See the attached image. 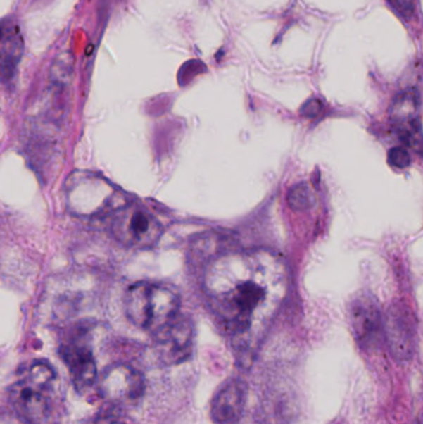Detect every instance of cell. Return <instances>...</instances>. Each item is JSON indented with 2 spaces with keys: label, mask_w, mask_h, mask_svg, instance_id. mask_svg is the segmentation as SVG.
Returning <instances> with one entry per match:
<instances>
[{
  "label": "cell",
  "mask_w": 423,
  "mask_h": 424,
  "mask_svg": "<svg viewBox=\"0 0 423 424\" xmlns=\"http://www.w3.org/2000/svg\"><path fill=\"white\" fill-rule=\"evenodd\" d=\"M287 288L286 263L268 249L221 254L205 272L210 308L244 350L277 313Z\"/></svg>",
  "instance_id": "1"
},
{
  "label": "cell",
  "mask_w": 423,
  "mask_h": 424,
  "mask_svg": "<svg viewBox=\"0 0 423 424\" xmlns=\"http://www.w3.org/2000/svg\"><path fill=\"white\" fill-rule=\"evenodd\" d=\"M56 373L49 362L32 361L21 368L9 389L11 409L24 424H42L51 413Z\"/></svg>",
  "instance_id": "2"
},
{
  "label": "cell",
  "mask_w": 423,
  "mask_h": 424,
  "mask_svg": "<svg viewBox=\"0 0 423 424\" xmlns=\"http://www.w3.org/2000/svg\"><path fill=\"white\" fill-rule=\"evenodd\" d=\"M179 295L165 285L139 282L131 285L125 297V309L133 325L141 330H160L178 316Z\"/></svg>",
  "instance_id": "3"
},
{
  "label": "cell",
  "mask_w": 423,
  "mask_h": 424,
  "mask_svg": "<svg viewBox=\"0 0 423 424\" xmlns=\"http://www.w3.org/2000/svg\"><path fill=\"white\" fill-rule=\"evenodd\" d=\"M68 202L70 210L80 216H108L127 204L110 181L92 173H77L70 177Z\"/></svg>",
  "instance_id": "4"
},
{
  "label": "cell",
  "mask_w": 423,
  "mask_h": 424,
  "mask_svg": "<svg viewBox=\"0 0 423 424\" xmlns=\"http://www.w3.org/2000/svg\"><path fill=\"white\" fill-rule=\"evenodd\" d=\"M107 218L112 236L127 249H151L162 237V223L152 212L138 204L127 202L111 212Z\"/></svg>",
  "instance_id": "5"
},
{
  "label": "cell",
  "mask_w": 423,
  "mask_h": 424,
  "mask_svg": "<svg viewBox=\"0 0 423 424\" xmlns=\"http://www.w3.org/2000/svg\"><path fill=\"white\" fill-rule=\"evenodd\" d=\"M99 394L115 406H134L141 401L146 382L138 370L125 363L111 365L103 370L99 380Z\"/></svg>",
  "instance_id": "6"
},
{
  "label": "cell",
  "mask_w": 423,
  "mask_h": 424,
  "mask_svg": "<svg viewBox=\"0 0 423 424\" xmlns=\"http://www.w3.org/2000/svg\"><path fill=\"white\" fill-rule=\"evenodd\" d=\"M156 352L167 365H178L191 356L194 325L187 318L175 316L169 324L156 331Z\"/></svg>",
  "instance_id": "7"
},
{
  "label": "cell",
  "mask_w": 423,
  "mask_h": 424,
  "mask_svg": "<svg viewBox=\"0 0 423 424\" xmlns=\"http://www.w3.org/2000/svg\"><path fill=\"white\" fill-rule=\"evenodd\" d=\"M392 127L403 143L411 148H421V101L415 89L397 94L389 111Z\"/></svg>",
  "instance_id": "8"
},
{
  "label": "cell",
  "mask_w": 423,
  "mask_h": 424,
  "mask_svg": "<svg viewBox=\"0 0 423 424\" xmlns=\"http://www.w3.org/2000/svg\"><path fill=\"white\" fill-rule=\"evenodd\" d=\"M60 357L68 368L73 387L84 393L97 381V365L89 344L82 337H73L60 347Z\"/></svg>",
  "instance_id": "9"
},
{
  "label": "cell",
  "mask_w": 423,
  "mask_h": 424,
  "mask_svg": "<svg viewBox=\"0 0 423 424\" xmlns=\"http://www.w3.org/2000/svg\"><path fill=\"white\" fill-rule=\"evenodd\" d=\"M382 334L392 356L398 361H408L415 354L416 329L412 318L403 308H392L382 320Z\"/></svg>",
  "instance_id": "10"
},
{
  "label": "cell",
  "mask_w": 423,
  "mask_h": 424,
  "mask_svg": "<svg viewBox=\"0 0 423 424\" xmlns=\"http://www.w3.org/2000/svg\"><path fill=\"white\" fill-rule=\"evenodd\" d=\"M353 335L364 349L375 347L382 334V319L377 303L367 295H359L349 306Z\"/></svg>",
  "instance_id": "11"
},
{
  "label": "cell",
  "mask_w": 423,
  "mask_h": 424,
  "mask_svg": "<svg viewBox=\"0 0 423 424\" xmlns=\"http://www.w3.org/2000/svg\"><path fill=\"white\" fill-rule=\"evenodd\" d=\"M247 386L240 378H231L215 394L211 417L217 424H235L245 409Z\"/></svg>",
  "instance_id": "12"
},
{
  "label": "cell",
  "mask_w": 423,
  "mask_h": 424,
  "mask_svg": "<svg viewBox=\"0 0 423 424\" xmlns=\"http://www.w3.org/2000/svg\"><path fill=\"white\" fill-rule=\"evenodd\" d=\"M24 51L20 27L11 18L0 19V76L9 78L15 73Z\"/></svg>",
  "instance_id": "13"
},
{
  "label": "cell",
  "mask_w": 423,
  "mask_h": 424,
  "mask_svg": "<svg viewBox=\"0 0 423 424\" xmlns=\"http://www.w3.org/2000/svg\"><path fill=\"white\" fill-rule=\"evenodd\" d=\"M314 192L308 184H299L293 189L291 194L288 195V204L292 207L293 210L297 211H304L313 206Z\"/></svg>",
  "instance_id": "14"
},
{
  "label": "cell",
  "mask_w": 423,
  "mask_h": 424,
  "mask_svg": "<svg viewBox=\"0 0 423 424\" xmlns=\"http://www.w3.org/2000/svg\"><path fill=\"white\" fill-rule=\"evenodd\" d=\"M389 3L391 4L393 11L403 19L411 20L415 16V0H389Z\"/></svg>",
  "instance_id": "15"
},
{
  "label": "cell",
  "mask_w": 423,
  "mask_h": 424,
  "mask_svg": "<svg viewBox=\"0 0 423 424\" xmlns=\"http://www.w3.org/2000/svg\"><path fill=\"white\" fill-rule=\"evenodd\" d=\"M389 161L396 168H406L410 166L411 156L408 154V150L403 149V146H397L390 150Z\"/></svg>",
  "instance_id": "16"
},
{
  "label": "cell",
  "mask_w": 423,
  "mask_h": 424,
  "mask_svg": "<svg viewBox=\"0 0 423 424\" xmlns=\"http://www.w3.org/2000/svg\"><path fill=\"white\" fill-rule=\"evenodd\" d=\"M99 424H127L123 423V422H120V420H106V422H102V423Z\"/></svg>",
  "instance_id": "17"
}]
</instances>
